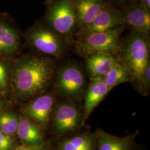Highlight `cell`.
I'll use <instances>...</instances> for the list:
<instances>
[{"label": "cell", "mask_w": 150, "mask_h": 150, "mask_svg": "<svg viewBox=\"0 0 150 150\" xmlns=\"http://www.w3.org/2000/svg\"><path fill=\"white\" fill-rule=\"evenodd\" d=\"M122 14L125 25L129 26L131 30L150 36V8L142 0L139 3L129 6Z\"/></svg>", "instance_id": "cell-11"}, {"label": "cell", "mask_w": 150, "mask_h": 150, "mask_svg": "<svg viewBox=\"0 0 150 150\" xmlns=\"http://www.w3.org/2000/svg\"><path fill=\"white\" fill-rule=\"evenodd\" d=\"M146 4L149 8H150V0H142Z\"/></svg>", "instance_id": "cell-25"}, {"label": "cell", "mask_w": 150, "mask_h": 150, "mask_svg": "<svg viewBox=\"0 0 150 150\" xmlns=\"http://www.w3.org/2000/svg\"><path fill=\"white\" fill-rule=\"evenodd\" d=\"M122 25H125L122 12L107 4L90 23L79 30L75 35L79 40L94 33L106 31Z\"/></svg>", "instance_id": "cell-10"}, {"label": "cell", "mask_w": 150, "mask_h": 150, "mask_svg": "<svg viewBox=\"0 0 150 150\" xmlns=\"http://www.w3.org/2000/svg\"><path fill=\"white\" fill-rule=\"evenodd\" d=\"M52 86L54 92L65 99L74 102L79 101L87 88L83 69L80 64L71 61L57 66Z\"/></svg>", "instance_id": "cell-4"}, {"label": "cell", "mask_w": 150, "mask_h": 150, "mask_svg": "<svg viewBox=\"0 0 150 150\" xmlns=\"http://www.w3.org/2000/svg\"><path fill=\"white\" fill-rule=\"evenodd\" d=\"M85 64L90 78L103 79L118 61V54L95 53L86 56Z\"/></svg>", "instance_id": "cell-14"}, {"label": "cell", "mask_w": 150, "mask_h": 150, "mask_svg": "<svg viewBox=\"0 0 150 150\" xmlns=\"http://www.w3.org/2000/svg\"><path fill=\"white\" fill-rule=\"evenodd\" d=\"M43 131L38 125L20 114L16 133L20 144L31 146L42 145L46 142Z\"/></svg>", "instance_id": "cell-15"}, {"label": "cell", "mask_w": 150, "mask_h": 150, "mask_svg": "<svg viewBox=\"0 0 150 150\" xmlns=\"http://www.w3.org/2000/svg\"><path fill=\"white\" fill-rule=\"evenodd\" d=\"M126 25L103 32H96L74 41L75 51L83 57L95 53L118 54L120 51L121 36Z\"/></svg>", "instance_id": "cell-6"}, {"label": "cell", "mask_w": 150, "mask_h": 150, "mask_svg": "<svg viewBox=\"0 0 150 150\" xmlns=\"http://www.w3.org/2000/svg\"><path fill=\"white\" fill-rule=\"evenodd\" d=\"M22 34L15 21L0 13V57L14 59L21 54Z\"/></svg>", "instance_id": "cell-9"}, {"label": "cell", "mask_w": 150, "mask_h": 150, "mask_svg": "<svg viewBox=\"0 0 150 150\" xmlns=\"http://www.w3.org/2000/svg\"><path fill=\"white\" fill-rule=\"evenodd\" d=\"M45 24L59 33L70 46L74 42L77 18L75 0H54L49 3Z\"/></svg>", "instance_id": "cell-5"}, {"label": "cell", "mask_w": 150, "mask_h": 150, "mask_svg": "<svg viewBox=\"0 0 150 150\" xmlns=\"http://www.w3.org/2000/svg\"><path fill=\"white\" fill-rule=\"evenodd\" d=\"M82 120V113L75 102L65 99L56 103L50 124L54 134L60 137L77 130L83 126Z\"/></svg>", "instance_id": "cell-7"}, {"label": "cell", "mask_w": 150, "mask_h": 150, "mask_svg": "<svg viewBox=\"0 0 150 150\" xmlns=\"http://www.w3.org/2000/svg\"><path fill=\"white\" fill-rule=\"evenodd\" d=\"M103 80L111 90L121 83L131 82V75L127 68L118 60Z\"/></svg>", "instance_id": "cell-18"}, {"label": "cell", "mask_w": 150, "mask_h": 150, "mask_svg": "<svg viewBox=\"0 0 150 150\" xmlns=\"http://www.w3.org/2000/svg\"><path fill=\"white\" fill-rule=\"evenodd\" d=\"M11 104L9 99L0 92V113L11 107Z\"/></svg>", "instance_id": "cell-24"}, {"label": "cell", "mask_w": 150, "mask_h": 150, "mask_svg": "<svg viewBox=\"0 0 150 150\" xmlns=\"http://www.w3.org/2000/svg\"><path fill=\"white\" fill-rule=\"evenodd\" d=\"M150 54L149 36L131 30L121 40L118 58L129 70L131 82L136 89L150 61Z\"/></svg>", "instance_id": "cell-2"}, {"label": "cell", "mask_w": 150, "mask_h": 150, "mask_svg": "<svg viewBox=\"0 0 150 150\" xmlns=\"http://www.w3.org/2000/svg\"><path fill=\"white\" fill-rule=\"evenodd\" d=\"M27 48L36 54L60 59L69 47L64 38L46 24L36 22L22 34Z\"/></svg>", "instance_id": "cell-3"}, {"label": "cell", "mask_w": 150, "mask_h": 150, "mask_svg": "<svg viewBox=\"0 0 150 150\" xmlns=\"http://www.w3.org/2000/svg\"><path fill=\"white\" fill-rule=\"evenodd\" d=\"M136 90L142 95L147 96L150 91V61L148 63Z\"/></svg>", "instance_id": "cell-22"}, {"label": "cell", "mask_w": 150, "mask_h": 150, "mask_svg": "<svg viewBox=\"0 0 150 150\" xmlns=\"http://www.w3.org/2000/svg\"><path fill=\"white\" fill-rule=\"evenodd\" d=\"M56 95L54 92H46L23 102L20 113L46 130L50 124L54 108L57 102Z\"/></svg>", "instance_id": "cell-8"}, {"label": "cell", "mask_w": 150, "mask_h": 150, "mask_svg": "<svg viewBox=\"0 0 150 150\" xmlns=\"http://www.w3.org/2000/svg\"><path fill=\"white\" fill-rule=\"evenodd\" d=\"M96 150H134L135 141L139 131L118 137L110 134L101 129L97 130Z\"/></svg>", "instance_id": "cell-13"}, {"label": "cell", "mask_w": 150, "mask_h": 150, "mask_svg": "<svg viewBox=\"0 0 150 150\" xmlns=\"http://www.w3.org/2000/svg\"><path fill=\"white\" fill-rule=\"evenodd\" d=\"M53 146L50 141H46L42 145L38 146L23 145L20 144L12 150H52Z\"/></svg>", "instance_id": "cell-23"}, {"label": "cell", "mask_w": 150, "mask_h": 150, "mask_svg": "<svg viewBox=\"0 0 150 150\" xmlns=\"http://www.w3.org/2000/svg\"><path fill=\"white\" fill-rule=\"evenodd\" d=\"M111 90L103 79L90 78V83L84 94L83 110V125L86 123L95 108Z\"/></svg>", "instance_id": "cell-12"}, {"label": "cell", "mask_w": 150, "mask_h": 150, "mask_svg": "<svg viewBox=\"0 0 150 150\" xmlns=\"http://www.w3.org/2000/svg\"><path fill=\"white\" fill-rule=\"evenodd\" d=\"M96 133L83 132L59 141L52 150H96Z\"/></svg>", "instance_id": "cell-17"}, {"label": "cell", "mask_w": 150, "mask_h": 150, "mask_svg": "<svg viewBox=\"0 0 150 150\" xmlns=\"http://www.w3.org/2000/svg\"><path fill=\"white\" fill-rule=\"evenodd\" d=\"M56 69L52 57L38 54L18 56L12 66L11 102L22 104L46 92L52 86Z\"/></svg>", "instance_id": "cell-1"}, {"label": "cell", "mask_w": 150, "mask_h": 150, "mask_svg": "<svg viewBox=\"0 0 150 150\" xmlns=\"http://www.w3.org/2000/svg\"><path fill=\"white\" fill-rule=\"evenodd\" d=\"M20 113L10 107L0 113V131L7 134L16 136L20 122Z\"/></svg>", "instance_id": "cell-20"}, {"label": "cell", "mask_w": 150, "mask_h": 150, "mask_svg": "<svg viewBox=\"0 0 150 150\" xmlns=\"http://www.w3.org/2000/svg\"><path fill=\"white\" fill-rule=\"evenodd\" d=\"M20 144L16 136L7 134L0 131V150H12Z\"/></svg>", "instance_id": "cell-21"}, {"label": "cell", "mask_w": 150, "mask_h": 150, "mask_svg": "<svg viewBox=\"0 0 150 150\" xmlns=\"http://www.w3.org/2000/svg\"><path fill=\"white\" fill-rule=\"evenodd\" d=\"M13 60L0 57V92L7 97L10 101Z\"/></svg>", "instance_id": "cell-19"}, {"label": "cell", "mask_w": 150, "mask_h": 150, "mask_svg": "<svg viewBox=\"0 0 150 150\" xmlns=\"http://www.w3.org/2000/svg\"><path fill=\"white\" fill-rule=\"evenodd\" d=\"M106 5L105 0H75L79 30L90 23Z\"/></svg>", "instance_id": "cell-16"}]
</instances>
